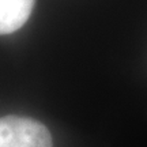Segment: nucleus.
<instances>
[{
  "mask_svg": "<svg viewBox=\"0 0 147 147\" xmlns=\"http://www.w3.org/2000/svg\"><path fill=\"white\" fill-rule=\"evenodd\" d=\"M34 0H0V34L22 27L32 14Z\"/></svg>",
  "mask_w": 147,
  "mask_h": 147,
  "instance_id": "f03ea898",
  "label": "nucleus"
},
{
  "mask_svg": "<svg viewBox=\"0 0 147 147\" xmlns=\"http://www.w3.org/2000/svg\"><path fill=\"white\" fill-rule=\"evenodd\" d=\"M0 147H52V138L38 121L7 116L0 119Z\"/></svg>",
  "mask_w": 147,
  "mask_h": 147,
  "instance_id": "f257e3e1",
  "label": "nucleus"
}]
</instances>
